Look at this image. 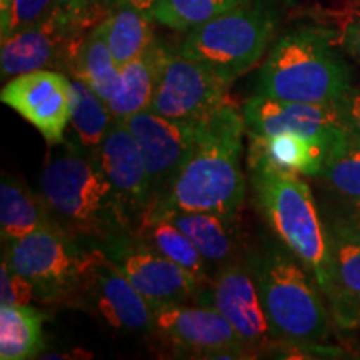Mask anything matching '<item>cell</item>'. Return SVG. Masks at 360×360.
<instances>
[{"instance_id":"6da1fadb","label":"cell","mask_w":360,"mask_h":360,"mask_svg":"<svg viewBox=\"0 0 360 360\" xmlns=\"http://www.w3.org/2000/svg\"><path fill=\"white\" fill-rule=\"evenodd\" d=\"M244 134V114L231 102L202 120L191 155L167 195L143 219L172 212H214L237 219L245 197L240 167Z\"/></svg>"},{"instance_id":"7a4b0ae2","label":"cell","mask_w":360,"mask_h":360,"mask_svg":"<svg viewBox=\"0 0 360 360\" xmlns=\"http://www.w3.org/2000/svg\"><path fill=\"white\" fill-rule=\"evenodd\" d=\"M40 193L52 222L75 240L97 242L103 249L130 225L94 154L70 150L52 159L40 177Z\"/></svg>"},{"instance_id":"3957f363","label":"cell","mask_w":360,"mask_h":360,"mask_svg":"<svg viewBox=\"0 0 360 360\" xmlns=\"http://www.w3.org/2000/svg\"><path fill=\"white\" fill-rule=\"evenodd\" d=\"M352 89V72L334 34L297 27L277 40L260 70L257 94L277 101L337 103Z\"/></svg>"},{"instance_id":"277c9868","label":"cell","mask_w":360,"mask_h":360,"mask_svg":"<svg viewBox=\"0 0 360 360\" xmlns=\"http://www.w3.org/2000/svg\"><path fill=\"white\" fill-rule=\"evenodd\" d=\"M260 212L282 244L314 272L326 292L330 281V236L302 175L250 170Z\"/></svg>"},{"instance_id":"5b68a950","label":"cell","mask_w":360,"mask_h":360,"mask_svg":"<svg viewBox=\"0 0 360 360\" xmlns=\"http://www.w3.org/2000/svg\"><path fill=\"white\" fill-rule=\"evenodd\" d=\"M295 259L282 249H270L254 274L274 337L312 344L327 335L328 319L321 297Z\"/></svg>"},{"instance_id":"8992f818","label":"cell","mask_w":360,"mask_h":360,"mask_svg":"<svg viewBox=\"0 0 360 360\" xmlns=\"http://www.w3.org/2000/svg\"><path fill=\"white\" fill-rule=\"evenodd\" d=\"M276 25V12L267 4L250 2L188 30L179 51L233 82L260 60Z\"/></svg>"},{"instance_id":"52a82bcc","label":"cell","mask_w":360,"mask_h":360,"mask_svg":"<svg viewBox=\"0 0 360 360\" xmlns=\"http://www.w3.org/2000/svg\"><path fill=\"white\" fill-rule=\"evenodd\" d=\"M6 245L4 259L32 283L35 295L44 302L80 290L90 249H80L77 240L58 225L51 222Z\"/></svg>"},{"instance_id":"ba28073f","label":"cell","mask_w":360,"mask_h":360,"mask_svg":"<svg viewBox=\"0 0 360 360\" xmlns=\"http://www.w3.org/2000/svg\"><path fill=\"white\" fill-rule=\"evenodd\" d=\"M231 80L186 53L164 45L150 109L177 120H204L229 103Z\"/></svg>"},{"instance_id":"9c48e42d","label":"cell","mask_w":360,"mask_h":360,"mask_svg":"<svg viewBox=\"0 0 360 360\" xmlns=\"http://www.w3.org/2000/svg\"><path fill=\"white\" fill-rule=\"evenodd\" d=\"M200 122L202 120L167 119L152 110L124 120L146 160L152 193L150 209L167 195L175 177L191 155Z\"/></svg>"},{"instance_id":"30bf717a","label":"cell","mask_w":360,"mask_h":360,"mask_svg":"<svg viewBox=\"0 0 360 360\" xmlns=\"http://www.w3.org/2000/svg\"><path fill=\"white\" fill-rule=\"evenodd\" d=\"M102 250L122 270L152 309L165 304L187 302L192 297H200L205 289L187 270L164 257L139 237L122 236Z\"/></svg>"},{"instance_id":"8fae6325","label":"cell","mask_w":360,"mask_h":360,"mask_svg":"<svg viewBox=\"0 0 360 360\" xmlns=\"http://www.w3.org/2000/svg\"><path fill=\"white\" fill-rule=\"evenodd\" d=\"M242 114L247 135L292 132L335 150L349 134L337 103L287 102L257 94L245 102Z\"/></svg>"},{"instance_id":"7c38bea8","label":"cell","mask_w":360,"mask_h":360,"mask_svg":"<svg viewBox=\"0 0 360 360\" xmlns=\"http://www.w3.org/2000/svg\"><path fill=\"white\" fill-rule=\"evenodd\" d=\"M80 289L112 328L132 332L154 328L152 305L102 249L89 250Z\"/></svg>"},{"instance_id":"4fadbf2b","label":"cell","mask_w":360,"mask_h":360,"mask_svg":"<svg viewBox=\"0 0 360 360\" xmlns=\"http://www.w3.org/2000/svg\"><path fill=\"white\" fill-rule=\"evenodd\" d=\"M199 299H205L200 304L217 309L249 349H260L276 339L260 299L254 269L238 262L224 265Z\"/></svg>"},{"instance_id":"5bb4252c","label":"cell","mask_w":360,"mask_h":360,"mask_svg":"<svg viewBox=\"0 0 360 360\" xmlns=\"http://www.w3.org/2000/svg\"><path fill=\"white\" fill-rule=\"evenodd\" d=\"M85 35L87 32L74 29L53 12L40 24L2 40V79L17 77L40 69L72 72L75 53Z\"/></svg>"},{"instance_id":"9a60e30c","label":"cell","mask_w":360,"mask_h":360,"mask_svg":"<svg viewBox=\"0 0 360 360\" xmlns=\"http://www.w3.org/2000/svg\"><path fill=\"white\" fill-rule=\"evenodd\" d=\"M0 101L29 120L51 143L64 141L70 124V79L64 72L40 69L12 77Z\"/></svg>"},{"instance_id":"2e32d148","label":"cell","mask_w":360,"mask_h":360,"mask_svg":"<svg viewBox=\"0 0 360 360\" xmlns=\"http://www.w3.org/2000/svg\"><path fill=\"white\" fill-rule=\"evenodd\" d=\"M154 328L179 347L207 357H240L249 350L231 322L210 305H160L154 309Z\"/></svg>"},{"instance_id":"e0dca14e","label":"cell","mask_w":360,"mask_h":360,"mask_svg":"<svg viewBox=\"0 0 360 360\" xmlns=\"http://www.w3.org/2000/svg\"><path fill=\"white\" fill-rule=\"evenodd\" d=\"M109 180L127 222L146 217L152 205L150 182L143 154L124 120H114L101 146L92 152Z\"/></svg>"},{"instance_id":"ac0fdd59","label":"cell","mask_w":360,"mask_h":360,"mask_svg":"<svg viewBox=\"0 0 360 360\" xmlns=\"http://www.w3.org/2000/svg\"><path fill=\"white\" fill-rule=\"evenodd\" d=\"M332 148L309 141L299 134L281 132L272 135H249L250 170H277V172L321 177Z\"/></svg>"},{"instance_id":"d6986e66","label":"cell","mask_w":360,"mask_h":360,"mask_svg":"<svg viewBox=\"0 0 360 360\" xmlns=\"http://www.w3.org/2000/svg\"><path fill=\"white\" fill-rule=\"evenodd\" d=\"M326 294L340 327H360V244L330 233V281Z\"/></svg>"},{"instance_id":"ffe728a7","label":"cell","mask_w":360,"mask_h":360,"mask_svg":"<svg viewBox=\"0 0 360 360\" xmlns=\"http://www.w3.org/2000/svg\"><path fill=\"white\" fill-rule=\"evenodd\" d=\"M160 217L172 220L193 242L207 264L220 267L232 264L240 249L237 219L233 217L214 212H172Z\"/></svg>"},{"instance_id":"44dd1931","label":"cell","mask_w":360,"mask_h":360,"mask_svg":"<svg viewBox=\"0 0 360 360\" xmlns=\"http://www.w3.org/2000/svg\"><path fill=\"white\" fill-rule=\"evenodd\" d=\"M162 51L164 45L154 42L141 57L120 67V84L107 102L115 120H125L150 109L159 77Z\"/></svg>"},{"instance_id":"7402d4cb","label":"cell","mask_w":360,"mask_h":360,"mask_svg":"<svg viewBox=\"0 0 360 360\" xmlns=\"http://www.w3.org/2000/svg\"><path fill=\"white\" fill-rule=\"evenodd\" d=\"M51 212L42 195L35 197L24 184L11 175L0 182V233L4 244L32 233L51 224Z\"/></svg>"},{"instance_id":"603a6c76","label":"cell","mask_w":360,"mask_h":360,"mask_svg":"<svg viewBox=\"0 0 360 360\" xmlns=\"http://www.w3.org/2000/svg\"><path fill=\"white\" fill-rule=\"evenodd\" d=\"M137 237L159 254L172 260L179 267L187 270L202 285L207 287L212 281L209 264L193 245V242L167 217L143 219L137 229Z\"/></svg>"},{"instance_id":"cb8c5ba5","label":"cell","mask_w":360,"mask_h":360,"mask_svg":"<svg viewBox=\"0 0 360 360\" xmlns=\"http://www.w3.org/2000/svg\"><path fill=\"white\" fill-rule=\"evenodd\" d=\"M70 74L87 84L105 102L115 94L120 84V67L112 56L102 24L92 27L84 37Z\"/></svg>"},{"instance_id":"d4e9b609","label":"cell","mask_w":360,"mask_h":360,"mask_svg":"<svg viewBox=\"0 0 360 360\" xmlns=\"http://www.w3.org/2000/svg\"><path fill=\"white\" fill-rule=\"evenodd\" d=\"M152 20L154 17L137 8L120 7L101 22L117 65H127L155 42Z\"/></svg>"},{"instance_id":"484cf974","label":"cell","mask_w":360,"mask_h":360,"mask_svg":"<svg viewBox=\"0 0 360 360\" xmlns=\"http://www.w3.org/2000/svg\"><path fill=\"white\" fill-rule=\"evenodd\" d=\"M44 315L30 305H0V359L37 357L44 347Z\"/></svg>"},{"instance_id":"4316f807","label":"cell","mask_w":360,"mask_h":360,"mask_svg":"<svg viewBox=\"0 0 360 360\" xmlns=\"http://www.w3.org/2000/svg\"><path fill=\"white\" fill-rule=\"evenodd\" d=\"M114 120L103 98L82 80H70V127L80 148L96 150Z\"/></svg>"},{"instance_id":"83f0119b","label":"cell","mask_w":360,"mask_h":360,"mask_svg":"<svg viewBox=\"0 0 360 360\" xmlns=\"http://www.w3.org/2000/svg\"><path fill=\"white\" fill-rule=\"evenodd\" d=\"M252 0H157L154 20L172 30H192Z\"/></svg>"},{"instance_id":"f1b7e54d","label":"cell","mask_w":360,"mask_h":360,"mask_svg":"<svg viewBox=\"0 0 360 360\" xmlns=\"http://www.w3.org/2000/svg\"><path fill=\"white\" fill-rule=\"evenodd\" d=\"M321 177L345 199L360 200V135L349 130L328 157Z\"/></svg>"},{"instance_id":"f546056e","label":"cell","mask_w":360,"mask_h":360,"mask_svg":"<svg viewBox=\"0 0 360 360\" xmlns=\"http://www.w3.org/2000/svg\"><path fill=\"white\" fill-rule=\"evenodd\" d=\"M57 0H8L0 8V37L7 39L44 22L56 12Z\"/></svg>"},{"instance_id":"4dcf8cb0","label":"cell","mask_w":360,"mask_h":360,"mask_svg":"<svg viewBox=\"0 0 360 360\" xmlns=\"http://www.w3.org/2000/svg\"><path fill=\"white\" fill-rule=\"evenodd\" d=\"M56 13L74 29L89 32L109 15L103 0H57Z\"/></svg>"},{"instance_id":"1f68e13d","label":"cell","mask_w":360,"mask_h":360,"mask_svg":"<svg viewBox=\"0 0 360 360\" xmlns=\"http://www.w3.org/2000/svg\"><path fill=\"white\" fill-rule=\"evenodd\" d=\"M34 285L17 270H13L6 259L0 264V305H29L34 300Z\"/></svg>"},{"instance_id":"d6a6232c","label":"cell","mask_w":360,"mask_h":360,"mask_svg":"<svg viewBox=\"0 0 360 360\" xmlns=\"http://www.w3.org/2000/svg\"><path fill=\"white\" fill-rule=\"evenodd\" d=\"M339 236L360 244V200H350L334 220V231Z\"/></svg>"},{"instance_id":"836d02e7","label":"cell","mask_w":360,"mask_h":360,"mask_svg":"<svg viewBox=\"0 0 360 360\" xmlns=\"http://www.w3.org/2000/svg\"><path fill=\"white\" fill-rule=\"evenodd\" d=\"M337 107L345 127L360 135V85H352V89L337 102Z\"/></svg>"},{"instance_id":"e575fe53","label":"cell","mask_w":360,"mask_h":360,"mask_svg":"<svg viewBox=\"0 0 360 360\" xmlns=\"http://www.w3.org/2000/svg\"><path fill=\"white\" fill-rule=\"evenodd\" d=\"M340 45L360 65V15H357L345 25L344 34L340 37Z\"/></svg>"},{"instance_id":"d590c367","label":"cell","mask_w":360,"mask_h":360,"mask_svg":"<svg viewBox=\"0 0 360 360\" xmlns=\"http://www.w3.org/2000/svg\"><path fill=\"white\" fill-rule=\"evenodd\" d=\"M155 4L157 0H103V6H105L107 12L109 13L120 7H132L143 13H147V15L150 17H154Z\"/></svg>"},{"instance_id":"8d00e7d4","label":"cell","mask_w":360,"mask_h":360,"mask_svg":"<svg viewBox=\"0 0 360 360\" xmlns=\"http://www.w3.org/2000/svg\"><path fill=\"white\" fill-rule=\"evenodd\" d=\"M8 4V0H0V8H4Z\"/></svg>"}]
</instances>
